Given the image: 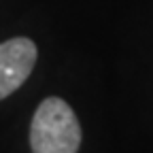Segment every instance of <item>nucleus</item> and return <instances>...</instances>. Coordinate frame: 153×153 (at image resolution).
I'll list each match as a JSON object with an SVG mask.
<instances>
[{
  "label": "nucleus",
  "instance_id": "obj_1",
  "mask_svg": "<svg viewBox=\"0 0 153 153\" xmlns=\"http://www.w3.org/2000/svg\"><path fill=\"white\" fill-rule=\"evenodd\" d=\"M81 123L70 104L57 96L45 98L30 123L32 153H79Z\"/></svg>",
  "mask_w": 153,
  "mask_h": 153
},
{
  "label": "nucleus",
  "instance_id": "obj_2",
  "mask_svg": "<svg viewBox=\"0 0 153 153\" xmlns=\"http://www.w3.org/2000/svg\"><path fill=\"white\" fill-rule=\"evenodd\" d=\"M36 45L26 36H15L0 43V100L26 83L36 64Z\"/></svg>",
  "mask_w": 153,
  "mask_h": 153
}]
</instances>
